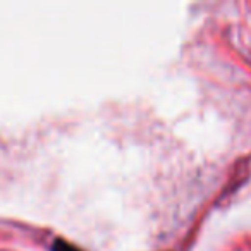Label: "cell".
Here are the masks:
<instances>
[{
    "label": "cell",
    "mask_w": 251,
    "mask_h": 251,
    "mask_svg": "<svg viewBox=\"0 0 251 251\" xmlns=\"http://www.w3.org/2000/svg\"><path fill=\"white\" fill-rule=\"evenodd\" d=\"M52 251H83V250H79L77 246H74V244L67 243L64 239H55L52 244Z\"/></svg>",
    "instance_id": "obj_1"
}]
</instances>
